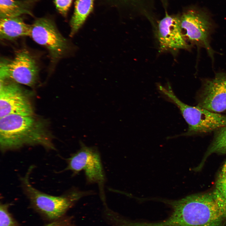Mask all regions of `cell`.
Listing matches in <instances>:
<instances>
[{
    "label": "cell",
    "instance_id": "4",
    "mask_svg": "<svg viewBox=\"0 0 226 226\" xmlns=\"http://www.w3.org/2000/svg\"><path fill=\"white\" fill-rule=\"evenodd\" d=\"M158 87L164 98L178 107L188 125L187 132L177 137L205 134L226 126V115L185 104L177 97L169 84L165 86L158 84Z\"/></svg>",
    "mask_w": 226,
    "mask_h": 226
},
{
    "label": "cell",
    "instance_id": "3",
    "mask_svg": "<svg viewBox=\"0 0 226 226\" xmlns=\"http://www.w3.org/2000/svg\"><path fill=\"white\" fill-rule=\"evenodd\" d=\"M33 169V166H30L25 175L20 178L22 187L32 208L50 222L65 216L67 211L80 199L94 193L92 191H83L77 188H72L58 196L43 193L35 188L30 181Z\"/></svg>",
    "mask_w": 226,
    "mask_h": 226
},
{
    "label": "cell",
    "instance_id": "7",
    "mask_svg": "<svg viewBox=\"0 0 226 226\" xmlns=\"http://www.w3.org/2000/svg\"><path fill=\"white\" fill-rule=\"evenodd\" d=\"M0 70V78H9L30 87L36 83L39 71L35 58L25 49L17 51L11 60L2 59Z\"/></svg>",
    "mask_w": 226,
    "mask_h": 226
},
{
    "label": "cell",
    "instance_id": "13",
    "mask_svg": "<svg viewBox=\"0 0 226 226\" xmlns=\"http://www.w3.org/2000/svg\"><path fill=\"white\" fill-rule=\"evenodd\" d=\"M40 0H0V18L19 17L27 14L33 16L34 6Z\"/></svg>",
    "mask_w": 226,
    "mask_h": 226
},
{
    "label": "cell",
    "instance_id": "14",
    "mask_svg": "<svg viewBox=\"0 0 226 226\" xmlns=\"http://www.w3.org/2000/svg\"><path fill=\"white\" fill-rule=\"evenodd\" d=\"M94 0H77L74 13L70 22V36L73 37L84 23L93 8Z\"/></svg>",
    "mask_w": 226,
    "mask_h": 226
},
{
    "label": "cell",
    "instance_id": "12",
    "mask_svg": "<svg viewBox=\"0 0 226 226\" xmlns=\"http://www.w3.org/2000/svg\"><path fill=\"white\" fill-rule=\"evenodd\" d=\"M0 38L13 40L18 38L30 36L31 25L26 23L19 17L0 18Z\"/></svg>",
    "mask_w": 226,
    "mask_h": 226
},
{
    "label": "cell",
    "instance_id": "11",
    "mask_svg": "<svg viewBox=\"0 0 226 226\" xmlns=\"http://www.w3.org/2000/svg\"><path fill=\"white\" fill-rule=\"evenodd\" d=\"M180 18L166 14L159 22L157 36L163 50L188 49L190 46L182 33Z\"/></svg>",
    "mask_w": 226,
    "mask_h": 226
},
{
    "label": "cell",
    "instance_id": "16",
    "mask_svg": "<svg viewBox=\"0 0 226 226\" xmlns=\"http://www.w3.org/2000/svg\"><path fill=\"white\" fill-rule=\"evenodd\" d=\"M9 203H0V226H21L9 211Z\"/></svg>",
    "mask_w": 226,
    "mask_h": 226
},
{
    "label": "cell",
    "instance_id": "9",
    "mask_svg": "<svg viewBox=\"0 0 226 226\" xmlns=\"http://www.w3.org/2000/svg\"><path fill=\"white\" fill-rule=\"evenodd\" d=\"M25 91L15 82L0 79V118L12 114L33 115L31 103Z\"/></svg>",
    "mask_w": 226,
    "mask_h": 226
},
{
    "label": "cell",
    "instance_id": "18",
    "mask_svg": "<svg viewBox=\"0 0 226 226\" xmlns=\"http://www.w3.org/2000/svg\"><path fill=\"white\" fill-rule=\"evenodd\" d=\"M73 0H54L56 8L63 16L66 17Z\"/></svg>",
    "mask_w": 226,
    "mask_h": 226
},
{
    "label": "cell",
    "instance_id": "6",
    "mask_svg": "<svg viewBox=\"0 0 226 226\" xmlns=\"http://www.w3.org/2000/svg\"><path fill=\"white\" fill-rule=\"evenodd\" d=\"M31 25L30 36L35 42L47 49L53 63L63 57L70 50L68 41L60 33L51 19L38 18Z\"/></svg>",
    "mask_w": 226,
    "mask_h": 226
},
{
    "label": "cell",
    "instance_id": "1",
    "mask_svg": "<svg viewBox=\"0 0 226 226\" xmlns=\"http://www.w3.org/2000/svg\"><path fill=\"white\" fill-rule=\"evenodd\" d=\"M162 201L172 211L159 222V226H224L226 223V201L216 189L178 200Z\"/></svg>",
    "mask_w": 226,
    "mask_h": 226
},
{
    "label": "cell",
    "instance_id": "20",
    "mask_svg": "<svg viewBox=\"0 0 226 226\" xmlns=\"http://www.w3.org/2000/svg\"><path fill=\"white\" fill-rule=\"evenodd\" d=\"M126 0V1H130V0H132V1H133V0Z\"/></svg>",
    "mask_w": 226,
    "mask_h": 226
},
{
    "label": "cell",
    "instance_id": "5",
    "mask_svg": "<svg viewBox=\"0 0 226 226\" xmlns=\"http://www.w3.org/2000/svg\"><path fill=\"white\" fill-rule=\"evenodd\" d=\"M80 148L67 159V165L64 170H70L73 175L83 171L88 183H96L103 194L105 176L101 157L95 147H88L81 141Z\"/></svg>",
    "mask_w": 226,
    "mask_h": 226
},
{
    "label": "cell",
    "instance_id": "19",
    "mask_svg": "<svg viewBox=\"0 0 226 226\" xmlns=\"http://www.w3.org/2000/svg\"><path fill=\"white\" fill-rule=\"evenodd\" d=\"M43 226H74L70 217L64 216L58 219L50 221Z\"/></svg>",
    "mask_w": 226,
    "mask_h": 226
},
{
    "label": "cell",
    "instance_id": "2",
    "mask_svg": "<svg viewBox=\"0 0 226 226\" xmlns=\"http://www.w3.org/2000/svg\"><path fill=\"white\" fill-rule=\"evenodd\" d=\"M36 145L47 149H55L43 121L33 115L12 114L0 118V146L2 152Z\"/></svg>",
    "mask_w": 226,
    "mask_h": 226
},
{
    "label": "cell",
    "instance_id": "10",
    "mask_svg": "<svg viewBox=\"0 0 226 226\" xmlns=\"http://www.w3.org/2000/svg\"><path fill=\"white\" fill-rule=\"evenodd\" d=\"M197 93V105L218 113L226 110V73H215L213 78L203 79Z\"/></svg>",
    "mask_w": 226,
    "mask_h": 226
},
{
    "label": "cell",
    "instance_id": "17",
    "mask_svg": "<svg viewBox=\"0 0 226 226\" xmlns=\"http://www.w3.org/2000/svg\"><path fill=\"white\" fill-rule=\"evenodd\" d=\"M216 189L226 201V161L218 174L216 183Z\"/></svg>",
    "mask_w": 226,
    "mask_h": 226
},
{
    "label": "cell",
    "instance_id": "8",
    "mask_svg": "<svg viewBox=\"0 0 226 226\" xmlns=\"http://www.w3.org/2000/svg\"><path fill=\"white\" fill-rule=\"evenodd\" d=\"M180 19L182 29L188 40L198 49L205 48L213 62L215 51L210 44L213 27L208 17L198 11L190 10L184 13Z\"/></svg>",
    "mask_w": 226,
    "mask_h": 226
},
{
    "label": "cell",
    "instance_id": "15",
    "mask_svg": "<svg viewBox=\"0 0 226 226\" xmlns=\"http://www.w3.org/2000/svg\"><path fill=\"white\" fill-rule=\"evenodd\" d=\"M213 138L202 162L197 167L200 170L207 158L213 153L226 154V126L214 132Z\"/></svg>",
    "mask_w": 226,
    "mask_h": 226
}]
</instances>
